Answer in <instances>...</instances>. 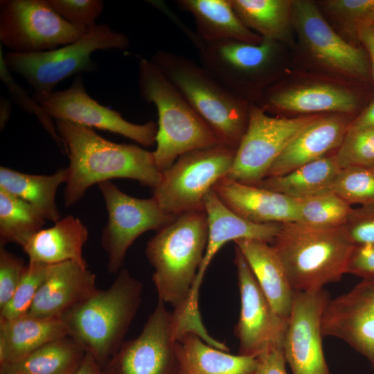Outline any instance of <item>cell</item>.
Here are the masks:
<instances>
[{"label":"cell","instance_id":"obj_1","mask_svg":"<svg viewBox=\"0 0 374 374\" xmlns=\"http://www.w3.org/2000/svg\"><path fill=\"white\" fill-rule=\"evenodd\" d=\"M204 210L186 212L158 230L147 242L145 255L154 271L158 299L169 303L187 332L208 341L211 336L190 307V295L208 240Z\"/></svg>","mask_w":374,"mask_h":374},{"label":"cell","instance_id":"obj_2","mask_svg":"<svg viewBox=\"0 0 374 374\" xmlns=\"http://www.w3.org/2000/svg\"><path fill=\"white\" fill-rule=\"evenodd\" d=\"M69 164L63 194L65 206L78 202L93 185L112 179H130L152 189L161 179L153 152L135 144L117 143L93 128L55 120Z\"/></svg>","mask_w":374,"mask_h":374},{"label":"cell","instance_id":"obj_3","mask_svg":"<svg viewBox=\"0 0 374 374\" xmlns=\"http://www.w3.org/2000/svg\"><path fill=\"white\" fill-rule=\"evenodd\" d=\"M142 282L122 269L99 290L61 317L68 335L104 366L125 341L142 300Z\"/></svg>","mask_w":374,"mask_h":374},{"label":"cell","instance_id":"obj_4","mask_svg":"<svg viewBox=\"0 0 374 374\" xmlns=\"http://www.w3.org/2000/svg\"><path fill=\"white\" fill-rule=\"evenodd\" d=\"M294 291L323 289L347 274L355 244L344 226L316 228L299 222L280 224L271 244Z\"/></svg>","mask_w":374,"mask_h":374},{"label":"cell","instance_id":"obj_5","mask_svg":"<svg viewBox=\"0 0 374 374\" xmlns=\"http://www.w3.org/2000/svg\"><path fill=\"white\" fill-rule=\"evenodd\" d=\"M150 60L212 130L220 143L236 149L246 130L251 106L183 55L157 51Z\"/></svg>","mask_w":374,"mask_h":374},{"label":"cell","instance_id":"obj_6","mask_svg":"<svg viewBox=\"0 0 374 374\" xmlns=\"http://www.w3.org/2000/svg\"><path fill=\"white\" fill-rule=\"evenodd\" d=\"M138 83L141 96L157 110L156 165L163 172L181 155L220 143L216 136L160 69L140 58Z\"/></svg>","mask_w":374,"mask_h":374},{"label":"cell","instance_id":"obj_7","mask_svg":"<svg viewBox=\"0 0 374 374\" xmlns=\"http://www.w3.org/2000/svg\"><path fill=\"white\" fill-rule=\"evenodd\" d=\"M128 37L107 24H96L78 40L51 51L37 53L9 51L3 57L7 69L34 89L33 98L49 94L56 85L73 75L92 72L98 64L91 55L98 50H125Z\"/></svg>","mask_w":374,"mask_h":374},{"label":"cell","instance_id":"obj_8","mask_svg":"<svg viewBox=\"0 0 374 374\" xmlns=\"http://www.w3.org/2000/svg\"><path fill=\"white\" fill-rule=\"evenodd\" d=\"M235 150L217 143L184 154L162 172L159 184L152 189V197L174 216L204 210L205 195L227 175Z\"/></svg>","mask_w":374,"mask_h":374},{"label":"cell","instance_id":"obj_9","mask_svg":"<svg viewBox=\"0 0 374 374\" xmlns=\"http://www.w3.org/2000/svg\"><path fill=\"white\" fill-rule=\"evenodd\" d=\"M89 28L64 20L48 0L0 1V41L12 52L51 51L76 42Z\"/></svg>","mask_w":374,"mask_h":374},{"label":"cell","instance_id":"obj_10","mask_svg":"<svg viewBox=\"0 0 374 374\" xmlns=\"http://www.w3.org/2000/svg\"><path fill=\"white\" fill-rule=\"evenodd\" d=\"M319 116L272 117L261 107L251 105L246 130L225 178L256 185L267 177L271 165L294 137Z\"/></svg>","mask_w":374,"mask_h":374},{"label":"cell","instance_id":"obj_11","mask_svg":"<svg viewBox=\"0 0 374 374\" xmlns=\"http://www.w3.org/2000/svg\"><path fill=\"white\" fill-rule=\"evenodd\" d=\"M98 186L107 212L101 245L107 256L108 272L117 274L122 269L129 248L138 237L150 230L157 231L175 216L166 213L153 197L141 199L130 196L111 181Z\"/></svg>","mask_w":374,"mask_h":374},{"label":"cell","instance_id":"obj_12","mask_svg":"<svg viewBox=\"0 0 374 374\" xmlns=\"http://www.w3.org/2000/svg\"><path fill=\"white\" fill-rule=\"evenodd\" d=\"M186 333L158 299L141 333L125 341L103 366L107 374H179L175 342Z\"/></svg>","mask_w":374,"mask_h":374},{"label":"cell","instance_id":"obj_13","mask_svg":"<svg viewBox=\"0 0 374 374\" xmlns=\"http://www.w3.org/2000/svg\"><path fill=\"white\" fill-rule=\"evenodd\" d=\"M234 264L240 296V312L234 333L239 355L258 358L273 348H282L287 321L274 310L238 247Z\"/></svg>","mask_w":374,"mask_h":374},{"label":"cell","instance_id":"obj_14","mask_svg":"<svg viewBox=\"0 0 374 374\" xmlns=\"http://www.w3.org/2000/svg\"><path fill=\"white\" fill-rule=\"evenodd\" d=\"M33 99L51 118L118 134L144 147L156 143L154 122L133 123L121 113L100 105L88 94L80 75L75 76L69 88Z\"/></svg>","mask_w":374,"mask_h":374},{"label":"cell","instance_id":"obj_15","mask_svg":"<svg viewBox=\"0 0 374 374\" xmlns=\"http://www.w3.org/2000/svg\"><path fill=\"white\" fill-rule=\"evenodd\" d=\"M330 300L325 289L294 291L283 352L292 374H331L322 346L321 319Z\"/></svg>","mask_w":374,"mask_h":374},{"label":"cell","instance_id":"obj_16","mask_svg":"<svg viewBox=\"0 0 374 374\" xmlns=\"http://www.w3.org/2000/svg\"><path fill=\"white\" fill-rule=\"evenodd\" d=\"M292 22L308 50L321 63L359 80L368 78L371 65L367 55L339 36L313 2L293 1Z\"/></svg>","mask_w":374,"mask_h":374},{"label":"cell","instance_id":"obj_17","mask_svg":"<svg viewBox=\"0 0 374 374\" xmlns=\"http://www.w3.org/2000/svg\"><path fill=\"white\" fill-rule=\"evenodd\" d=\"M323 337L341 339L363 355L374 371V278L328 301L321 319Z\"/></svg>","mask_w":374,"mask_h":374},{"label":"cell","instance_id":"obj_18","mask_svg":"<svg viewBox=\"0 0 374 374\" xmlns=\"http://www.w3.org/2000/svg\"><path fill=\"white\" fill-rule=\"evenodd\" d=\"M204 209L208 222V240L204 256L197 271L190 295V307L199 311V291L205 272L212 259L226 242L241 239H253L271 244L281 224H256L238 215L229 208L211 189L204 197Z\"/></svg>","mask_w":374,"mask_h":374},{"label":"cell","instance_id":"obj_19","mask_svg":"<svg viewBox=\"0 0 374 374\" xmlns=\"http://www.w3.org/2000/svg\"><path fill=\"white\" fill-rule=\"evenodd\" d=\"M96 276L88 267L67 261L51 265L44 283L26 314L61 319L98 290Z\"/></svg>","mask_w":374,"mask_h":374},{"label":"cell","instance_id":"obj_20","mask_svg":"<svg viewBox=\"0 0 374 374\" xmlns=\"http://www.w3.org/2000/svg\"><path fill=\"white\" fill-rule=\"evenodd\" d=\"M213 190L241 217L256 224L298 222L296 202L283 194L223 178Z\"/></svg>","mask_w":374,"mask_h":374},{"label":"cell","instance_id":"obj_21","mask_svg":"<svg viewBox=\"0 0 374 374\" xmlns=\"http://www.w3.org/2000/svg\"><path fill=\"white\" fill-rule=\"evenodd\" d=\"M350 123L341 115L319 116L294 137L271 165L267 177L286 174L338 149Z\"/></svg>","mask_w":374,"mask_h":374},{"label":"cell","instance_id":"obj_22","mask_svg":"<svg viewBox=\"0 0 374 374\" xmlns=\"http://www.w3.org/2000/svg\"><path fill=\"white\" fill-rule=\"evenodd\" d=\"M88 238L87 227L81 220L68 215L39 231L22 249L30 261L48 265L73 261L88 267L82 256Z\"/></svg>","mask_w":374,"mask_h":374},{"label":"cell","instance_id":"obj_23","mask_svg":"<svg viewBox=\"0 0 374 374\" xmlns=\"http://www.w3.org/2000/svg\"><path fill=\"white\" fill-rule=\"evenodd\" d=\"M234 242L246 258L272 308L287 321L294 290L271 244L253 239H241Z\"/></svg>","mask_w":374,"mask_h":374},{"label":"cell","instance_id":"obj_24","mask_svg":"<svg viewBox=\"0 0 374 374\" xmlns=\"http://www.w3.org/2000/svg\"><path fill=\"white\" fill-rule=\"evenodd\" d=\"M193 332L184 334L175 342L179 374H253L258 358L234 355L214 348Z\"/></svg>","mask_w":374,"mask_h":374},{"label":"cell","instance_id":"obj_25","mask_svg":"<svg viewBox=\"0 0 374 374\" xmlns=\"http://www.w3.org/2000/svg\"><path fill=\"white\" fill-rule=\"evenodd\" d=\"M175 3L193 16L196 33L204 41L233 39L258 44L263 39L242 23L230 0H178Z\"/></svg>","mask_w":374,"mask_h":374},{"label":"cell","instance_id":"obj_26","mask_svg":"<svg viewBox=\"0 0 374 374\" xmlns=\"http://www.w3.org/2000/svg\"><path fill=\"white\" fill-rule=\"evenodd\" d=\"M68 335L60 319L25 314L0 319V364L19 360L49 341Z\"/></svg>","mask_w":374,"mask_h":374},{"label":"cell","instance_id":"obj_27","mask_svg":"<svg viewBox=\"0 0 374 374\" xmlns=\"http://www.w3.org/2000/svg\"><path fill=\"white\" fill-rule=\"evenodd\" d=\"M341 169L334 154L308 163L286 174L267 177L254 186L292 199H303L331 192Z\"/></svg>","mask_w":374,"mask_h":374},{"label":"cell","instance_id":"obj_28","mask_svg":"<svg viewBox=\"0 0 374 374\" xmlns=\"http://www.w3.org/2000/svg\"><path fill=\"white\" fill-rule=\"evenodd\" d=\"M267 101L274 109L302 113H350L357 109L359 103L354 93L328 84L274 91L268 96Z\"/></svg>","mask_w":374,"mask_h":374},{"label":"cell","instance_id":"obj_29","mask_svg":"<svg viewBox=\"0 0 374 374\" xmlns=\"http://www.w3.org/2000/svg\"><path fill=\"white\" fill-rule=\"evenodd\" d=\"M69 335L48 342L25 357L0 364V374H75L86 355Z\"/></svg>","mask_w":374,"mask_h":374},{"label":"cell","instance_id":"obj_30","mask_svg":"<svg viewBox=\"0 0 374 374\" xmlns=\"http://www.w3.org/2000/svg\"><path fill=\"white\" fill-rule=\"evenodd\" d=\"M67 170L59 168L52 175H32L0 167V188L28 202L46 220L56 222L61 219L55 196L60 185L65 183Z\"/></svg>","mask_w":374,"mask_h":374},{"label":"cell","instance_id":"obj_31","mask_svg":"<svg viewBox=\"0 0 374 374\" xmlns=\"http://www.w3.org/2000/svg\"><path fill=\"white\" fill-rule=\"evenodd\" d=\"M242 23L263 39L285 40L292 21V1L230 0Z\"/></svg>","mask_w":374,"mask_h":374},{"label":"cell","instance_id":"obj_32","mask_svg":"<svg viewBox=\"0 0 374 374\" xmlns=\"http://www.w3.org/2000/svg\"><path fill=\"white\" fill-rule=\"evenodd\" d=\"M45 222L33 205L0 188V245L15 243L22 247Z\"/></svg>","mask_w":374,"mask_h":374},{"label":"cell","instance_id":"obj_33","mask_svg":"<svg viewBox=\"0 0 374 374\" xmlns=\"http://www.w3.org/2000/svg\"><path fill=\"white\" fill-rule=\"evenodd\" d=\"M295 200L299 212L298 222L316 228L344 226L353 208L332 191Z\"/></svg>","mask_w":374,"mask_h":374},{"label":"cell","instance_id":"obj_34","mask_svg":"<svg viewBox=\"0 0 374 374\" xmlns=\"http://www.w3.org/2000/svg\"><path fill=\"white\" fill-rule=\"evenodd\" d=\"M51 265L28 261L19 283L6 305L0 309V319L12 320L26 314L46 278Z\"/></svg>","mask_w":374,"mask_h":374},{"label":"cell","instance_id":"obj_35","mask_svg":"<svg viewBox=\"0 0 374 374\" xmlns=\"http://www.w3.org/2000/svg\"><path fill=\"white\" fill-rule=\"evenodd\" d=\"M332 191L352 204H374V168L348 166L341 168Z\"/></svg>","mask_w":374,"mask_h":374},{"label":"cell","instance_id":"obj_36","mask_svg":"<svg viewBox=\"0 0 374 374\" xmlns=\"http://www.w3.org/2000/svg\"><path fill=\"white\" fill-rule=\"evenodd\" d=\"M335 154L341 168L348 166L374 168V126L348 130Z\"/></svg>","mask_w":374,"mask_h":374},{"label":"cell","instance_id":"obj_37","mask_svg":"<svg viewBox=\"0 0 374 374\" xmlns=\"http://www.w3.org/2000/svg\"><path fill=\"white\" fill-rule=\"evenodd\" d=\"M324 4L356 37L361 28L374 26V0H330Z\"/></svg>","mask_w":374,"mask_h":374},{"label":"cell","instance_id":"obj_38","mask_svg":"<svg viewBox=\"0 0 374 374\" xmlns=\"http://www.w3.org/2000/svg\"><path fill=\"white\" fill-rule=\"evenodd\" d=\"M51 6L69 23L87 28L95 26L105 5L101 0H48Z\"/></svg>","mask_w":374,"mask_h":374},{"label":"cell","instance_id":"obj_39","mask_svg":"<svg viewBox=\"0 0 374 374\" xmlns=\"http://www.w3.org/2000/svg\"><path fill=\"white\" fill-rule=\"evenodd\" d=\"M26 265L22 258L0 245V309L14 294L21 280Z\"/></svg>","mask_w":374,"mask_h":374},{"label":"cell","instance_id":"obj_40","mask_svg":"<svg viewBox=\"0 0 374 374\" xmlns=\"http://www.w3.org/2000/svg\"><path fill=\"white\" fill-rule=\"evenodd\" d=\"M355 246L374 243V204L352 208L344 225Z\"/></svg>","mask_w":374,"mask_h":374},{"label":"cell","instance_id":"obj_41","mask_svg":"<svg viewBox=\"0 0 374 374\" xmlns=\"http://www.w3.org/2000/svg\"><path fill=\"white\" fill-rule=\"evenodd\" d=\"M347 274L362 279L374 278V243L355 246L348 262Z\"/></svg>","mask_w":374,"mask_h":374},{"label":"cell","instance_id":"obj_42","mask_svg":"<svg viewBox=\"0 0 374 374\" xmlns=\"http://www.w3.org/2000/svg\"><path fill=\"white\" fill-rule=\"evenodd\" d=\"M283 348L269 350L258 357V365L253 374H287Z\"/></svg>","mask_w":374,"mask_h":374},{"label":"cell","instance_id":"obj_43","mask_svg":"<svg viewBox=\"0 0 374 374\" xmlns=\"http://www.w3.org/2000/svg\"><path fill=\"white\" fill-rule=\"evenodd\" d=\"M357 38L369 55L371 69L374 79V26L361 28L357 34Z\"/></svg>","mask_w":374,"mask_h":374},{"label":"cell","instance_id":"obj_44","mask_svg":"<svg viewBox=\"0 0 374 374\" xmlns=\"http://www.w3.org/2000/svg\"><path fill=\"white\" fill-rule=\"evenodd\" d=\"M374 126V100L359 114L351 121L348 130H360Z\"/></svg>","mask_w":374,"mask_h":374},{"label":"cell","instance_id":"obj_45","mask_svg":"<svg viewBox=\"0 0 374 374\" xmlns=\"http://www.w3.org/2000/svg\"><path fill=\"white\" fill-rule=\"evenodd\" d=\"M75 374H107L105 368L90 354L86 353L81 366Z\"/></svg>","mask_w":374,"mask_h":374},{"label":"cell","instance_id":"obj_46","mask_svg":"<svg viewBox=\"0 0 374 374\" xmlns=\"http://www.w3.org/2000/svg\"><path fill=\"white\" fill-rule=\"evenodd\" d=\"M11 111V103L4 96H1L0 101V127L2 130L8 121Z\"/></svg>","mask_w":374,"mask_h":374}]
</instances>
